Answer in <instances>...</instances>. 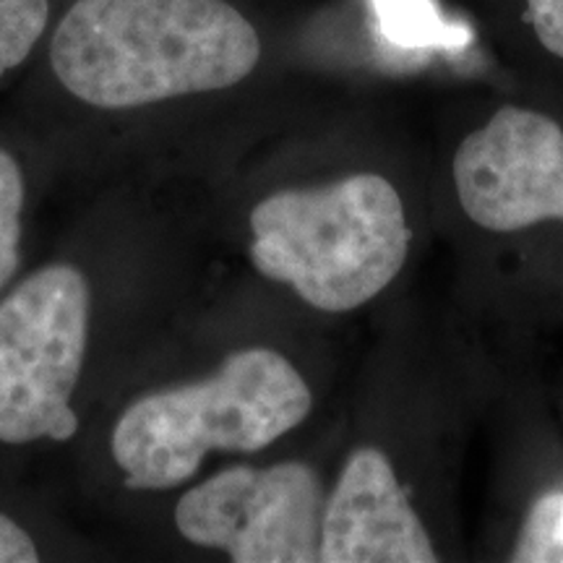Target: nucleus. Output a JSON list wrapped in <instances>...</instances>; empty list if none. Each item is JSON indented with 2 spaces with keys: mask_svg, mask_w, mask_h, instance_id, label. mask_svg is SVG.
I'll return each instance as SVG.
<instances>
[{
  "mask_svg": "<svg viewBox=\"0 0 563 563\" xmlns=\"http://www.w3.org/2000/svg\"><path fill=\"white\" fill-rule=\"evenodd\" d=\"M262 42L228 0H79L53 34L63 87L102 110L235 87Z\"/></svg>",
  "mask_w": 563,
  "mask_h": 563,
  "instance_id": "obj_1",
  "label": "nucleus"
},
{
  "mask_svg": "<svg viewBox=\"0 0 563 563\" xmlns=\"http://www.w3.org/2000/svg\"><path fill=\"white\" fill-rule=\"evenodd\" d=\"M311 405L308 384L279 352H232L214 376L133 402L112 433V456L125 488H175L209 452H262L300 426Z\"/></svg>",
  "mask_w": 563,
  "mask_h": 563,
  "instance_id": "obj_2",
  "label": "nucleus"
},
{
  "mask_svg": "<svg viewBox=\"0 0 563 563\" xmlns=\"http://www.w3.org/2000/svg\"><path fill=\"white\" fill-rule=\"evenodd\" d=\"M251 232L253 266L329 313L376 298L410 251L402 199L373 173L266 196L251 211Z\"/></svg>",
  "mask_w": 563,
  "mask_h": 563,
  "instance_id": "obj_3",
  "label": "nucleus"
},
{
  "mask_svg": "<svg viewBox=\"0 0 563 563\" xmlns=\"http://www.w3.org/2000/svg\"><path fill=\"white\" fill-rule=\"evenodd\" d=\"M87 329L89 285L76 266H45L0 302V441L74 439Z\"/></svg>",
  "mask_w": 563,
  "mask_h": 563,
  "instance_id": "obj_4",
  "label": "nucleus"
},
{
  "mask_svg": "<svg viewBox=\"0 0 563 563\" xmlns=\"http://www.w3.org/2000/svg\"><path fill=\"white\" fill-rule=\"evenodd\" d=\"M323 506L321 481L308 464L232 467L188 490L175 525L186 540L235 563H313L321 561Z\"/></svg>",
  "mask_w": 563,
  "mask_h": 563,
  "instance_id": "obj_5",
  "label": "nucleus"
},
{
  "mask_svg": "<svg viewBox=\"0 0 563 563\" xmlns=\"http://www.w3.org/2000/svg\"><path fill=\"white\" fill-rule=\"evenodd\" d=\"M454 186L464 214L490 232L563 222V129L506 104L460 144Z\"/></svg>",
  "mask_w": 563,
  "mask_h": 563,
  "instance_id": "obj_6",
  "label": "nucleus"
},
{
  "mask_svg": "<svg viewBox=\"0 0 563 563\" xmlns=\"http://www.w3.org/2000/svg\"><path fill=\"white\" fill-rule=\"evenodd\" d=\"M435 548L391 462L378 449H357L323 506L321 561L433 563Z\"/></svg>",
  "mask_w": 563,
  "mask_h": 563,
  "instance_id": "obj_7",
  "label": "nucleus"
},
{
  "mask_svg": "<svg viewBox=\"0 0 563 563\" xmlns=\"http://www.w3.org/2000/svg\"><path fill=\"white\" fill-rule=\"evenodd\" d=\"M373 26L399 53H460L473 42V30L446 19L435 0H368Z\"/></svg>",
  "mask_w": 563,
  "mask_h": 563,
  "instance_id": "obj_8",
  "label": "nucleus"
},
{
  "mask_svg": "<svg viewBox=\"0 0 563 563\" xmlns=\"http://www.w3.org/2000/svg\"><path fill=\"white\" fill-rule=\"evenodd\" d=\"M47 0H0V76L26 60L47 26Z\"/></svg>",
  "mask_w": 563,
  "mask_h": 563,
  "instance_id": "obj_9",
  "label": "nucleus"
},
{
  "mask_svg": "<svg viewBox=\"0 0 563 563\" xmlns=\"http://www.w3.org/2000/svg\"><path fill=\"white\" fill-rule=\"evenodd\" d=\"M514 561L563 563V490L545 493L527 514V522L514 548Z\"/></svg>",
  "mask_w": 563,
  "mask_h": 563,
  "instance_id": "obj_10",
  "label": "nucleus"
},
{
  "mask_svg": "<svg viewBox=\"0 0 563 563\" xmlns=\"http://www.w3.org/2000/svg\"><path fill=\"white\" fill-rule=\"evenodd\" d=\"M21 207H24V178L16 159L0 150V287L11 282L21 264Z\"/></svg>",
  "mask_w": 563,
  "mask_h": 563,
  "instance_id": "obj_11",
  "label": "nucleus"
},
{
  "mask_svg": "<svg viewBox=\"0 0 563 563\" xmlns=\"http://www.w3.org/2000/svg\"><path fill=\"white\" fill-rule=\"evenodd\" d=\"M527 11L540 45L563 58V0H527Z\"/></svg>",
  "mask_w": 563,
  "mask_h": 563,
  "instance_id": "obj_12",
  "label": "nucleus"
},
{
  "mask_svg": "<svg viewBox=\"0 0 563 563\" xmlns=\"http://www.w3.org/2000/svg\"><path fill=\"white\" fill-rule=\"evenodd\" d=\"M40 559L37 545L11 517L0 514V563H34Z\"/></svg>",
  "mask_w": 563,
  "mask_h": 563,
  "instance_id": "obj_13",
  "label": "nucleus"
}]
</instances>
